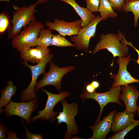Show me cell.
<instances>
[{"label": "cell", "mask_w": 139, "mask_h": 139, "mask_svg": "<svg viewBox=\"0 0 139 139\" xmlns=\"http://www.w3.org/2000/svg\"><path fill=\"white\" fill-rule=\"evenodd\" d=\"M39 3L37 1L29 6L21 7L13 5L15 11L13 12L12 26L8 29V37L9 39L12 38L18 34L22 28L35 21V14L37 11L35 8Z\"/></svg>", "instance_id": "cell-1"}, {"label": "cell", "mask_w": 139, "mask_h": 139, "mask_svg": "<svg viewBox=\"0 0 139 139\" xmlns=\"http://www.w3.org/2000/svg\"><path fill=\"white\" fill-rule=\"evenodd\" d=\"M44 27L40 22L34 21L29 24L12 39L13 47L21 54L33 47L40 30Z\"/></svg>", "instance_id": "cell-2"}, {"label": "cell", "mask_w": 139, "mask_h": 139, "mask_svg": "<svg viewBox=\"0 0 139 139\" xmlns=\"http://www.w3.org/2000/svg\"><path fill=\"white\" fill-rule=\"evenodd\" d=\"M100 40L92 51L93 55L101 49H106L112 53L114 58L127 55L129 48L127 45L120 42L118 34L113 33L106 34H102L100 35Z\"/></svg>", "instance_id": "cell-3"}, {"label": "cell", "mask_w": 139, "mask_h": 139, "mask_svg": "<svg viewBox=\"0 0 139 139\" xmlns=\"http://www.w3.org/2000/svg\"><path fill=\"white\" fill-rule=\"evenodd\" d=\"M61 102L63 109L55 120H57L58 124L62 122L66 124L67 130L65 133L64 138L71 139L73 135L79 132L78 126L75 121V117L78 114L79 105L75 102L68 104L65 99Z\"/></svg>", "instance_id": "cell-4"}, {"label": "cell", "mask_w": 139, "mask_h": 139, "mask_svg": "<svg viewBox=\"0 0 139 139\" xmlns=\"http://www.w3.org/2000/svg\"><path fill=\"white\" fill-rule=\"evenodd\" d=\"M54 56L53 54H48L40 62L34 66L30 65L26 61L21 62L22 64L30 69L32 74V79L30 83L27 88L21 93L20 98L22 102L29 101L36 98L34 88L37 83V79L39 75L45 73V67Z\"/></svg>", "instance_id": "cell-5"}, {"label": "cell", "mask_w": 139, "mask_h": 139, "mask_svg": "<svg viewBox=\"0 0 139 139\" xmlns=\"http://www.w3.org/2000/svg\"><path fill=\"white\" fill-rule=\"evenodd\" d=\"M49 63V70L45 74L42 80L37 82L34 88L35 92L44 86L49 85L54 86L58 91H60L61 89L63 77L75 68V66L72 65L60 67L56 66L51 60Z\"/></svg>", "instance_id": "cell-6"}, {"label": "cell", "mask_w": 139, "mask_h": 139, "mask_svg": "<svg viewBox=\"0 0 139 139\" xmlns=\"http://www.w3.org/2000/svg\"><path fill=\"white\" fill-rule=\"evenodd\" d=\"M121 91L120 86L111 88L109 91L102 93H97L95 92L92 93H89L84 89L83 92L79 96L83 102L86 99H93L98 102L100 106V113L94 124L98 123L100 120L104 108L108 103L115 102L120 105L125 106L119 101V95Z\"/></svg>", "instance_id": "cell-7"}, {"label": "cell", "mask_w": 139, "mask_h": 139, "mask_svg": "<svg viewBox=\"0 0 139 139\" xmlns=\"http://www.w3.org/2000/svg\"><path fill=\"white\" fill-rule=\"evenodd\" d=\"M38 107L37 98L27 102H16L12 101L4 107V111L7 117L13 115L18 116L24 119L27 124L32 122L31 114Z\"/></svg>", "instance_id": "cell-8"}, {"label": "cell", "mask_w": 139, "mask_h": 139, "mask_svg": "<svg viewBox=\"0 0 139 139\" xmlns=\"http://www.w3.org/2000/svg\"><path fill=\"white\" fill-rule=\"evenodd\" d=\"M103 20L104 19L98 14L90 24L82 27L77 35L70 37V39L74 43L75 47L78 49L83 50L86 53L89 52L90 39L94 37L98 24Z\"/></svg>", "instance_id": "cell-9"}, {"label": "cell", "mask_w": 139, "mask_h": 139, "mask_svg": "<svg viewBox=\"0 0 139 139\" xmlns=\"http://www.w3.org/2000/svg\"><path fill=\"white\" fill-rule=\"evenodd\" d=\"M42 90L46 93L48 96L46 106L44 109L37 112L38 114V115L32 118V122L41 119L42 120H51V122L53 123L55 120L54 117L58 113L57 111H53L55 106L59 101L69 97L71 94L65 91H62L58 94H55L51 93L43 89Z\"/></svg>", "instance_id": "cell-10"}, {"label": "cell", "mask_w": 139, "mask_h": 139, "mask_svg": "<svg viewBox=\"0 0 139 139\" xmlns=\"http://www.w3.org/2000/svg\"><path fill=\"white\" fill-rule=\"evenodd\" d=\"M131 55L127 57H118L116 62L119 64V69L117 75L111 74L114 80L111 88L126 85L133 83H139V80L132 77L127 71V66L129 62L132 59Z\"/></svg>", "instance_id": "cell-11"}, {"label": "cell", "mask_w": 139, "mask_h": 139, "mask_svg": "<svg viewBox=\"0 0 139 139\" xmlns=\"http://www.w3.org/2000/svg\"><path fill=\"white\" fill-rule=\"evenodd\" d=\"M45 24L49 29L56 31L59 34L63 37L77 35L82 28L81 20L68 22L56 18L53 22L47 21Z\"/></svg>", "instance_id": "cell-12"}, {"label": "cell", "mask_w": 139, "mask_h": 139, "mask_svg": "<svg viewBox=\"0 0 139 139\" xmlns=\"http://www.w3.org/2000/svg\"><path fill=\"white\" fill-rule=\"evenodd\" d=\"M117 110H114L98 123L89 127L93 132L92 136L89 139H105L108 134L111 131L112 120Z\"/></svg>", "instance_id": "cell-13"}, {"label": "cell", "mask_w": 139, "mask_h": 139, "mask_svg": "<svg viewBox=\"0 0 139 139\" xmlns=\"http://www.w3.org/2000/svg\"><path fill=\"white\" fill-rule=\"evenodd\" d=\"M120 87L122 93L120 94L119 98L125 104V110L135 114L137 108L136 102L139 97L138 92L136 87L132 85L128 84Z\"/></svg>", "instance_id": "cell-14"}, {"label": "cell", "mask_w": 139, "mask_h": 139, "mask_svg": "<svg viewBox=\"0 0 139 139\" xmlns=\"http://www.w3.org/2000/svg\"><path fill=\"white\" fill-rule=\"evenodd\" d=\"M135 114L125 110L116 112L112 120L111 130L115 134L123 130L134 121Z\"/></svg>", "instance_id": "cell-15"}, {"label": "cell", "mask_w": 139, "mask_h": 139, "mask_svg": "<svg viewBox=\"0 0 139 139\" xmlns=\"http://www.w3.org/2000/svg\"><path fill=\"white\" fill-rule=\"evenodd\" d=\"M35 48H30L20 54L21 58L25 61L40 62L48 54H50V49L48 48L37 46Z\"/></svg>", "instance_id": "cell-16"}, {"label": "cell", "mask_w": 139, "mask_h": 139, "mask_svg": "<svg viewBox=\"0 0 139 139\" xmlns=\"http://www.w3.org/2000/svg\"><path fill=\"white\" fill-rule=\"evenodd\" d=\"M71 5L80 17L82 27L87 26L91 22L96 16L87 8L81 6L75 0H58Z\"/></svg>", "instance_id": "cell-17"}, {"label": "cell", "mask_w": 139, "mask_h": 139, "mask_svg": "<svg viewBox=\"0 0 139 139\" xmlns=\"http://www.w3.org/2000/svg\"><path fill=\"white\" fill-rule=\"evenodd\" d=\"M16 87L14 85L13 82L8 81L5 88L0 91L1 95L0 99V112L2 114L3 110L2 108L9 104L11 101L12 97L16 93Z\"/></svg>", "instance_id": "cell-18"}, {"label": "cell", "mask_w": 139, "mask_h": 139, "mask_svg": "<svg viewBox=\"0 0 139 139\" xmlns=\"http://www.w3.org/2000/svg\"><path fill=\"white\" fill-rule=\"evenodd\" d=\"M98 12H99L100 16L104 20L108 18H114L117 16L108 0H100Z\"/></svg>", "instance_id": "cell-19"}, {"label": "cell", "mask_w": 139, "mask_h": 139, "mask_svg": "<svg viewBox=\"0 0 139 139\" xmlns=\"http://www.w3.org/2000/svg\"><path fill=\"white\" fill-rule=\"evenodd\" d=\"M50 30L44 28L40 31L38 37L33 47L37 46L48 48L51 45L53 34Z\"/></svg>", "instance_id": "cell-20"}, {"label": "cell", "mask_w": 139, "mask_h": 139, "mask_svg": "<svg viewBox=\"0 0 139 139\" xmlns=\"http://www.w3.org/2000/svg\"><path fill=\"white\" fill-rule=\"evenodd\" d=\"M123 10L126 12H132L134 15V26H137L139 18V0H129L125 1Z\"/></svg>", "instance_id": "cell-21"}, {"label": "cell", "mask_w": 139, "mask_h": 139, "mask_svg": "<svg viewBox=\"0 0 139 139\" xmlns=\"http://www.w3.org/2000/svg\"><path fill=\"white\" fill-rule=\"evenodd\" d=\"M51 45L60 47H75L74 44L68 41L63 36L58 34L53 35Z\"/></svg>", "instance_id": "cell-22"}, {"label": "cell", "mask_w": 139, "mask_h": 139, "mask_svg": "<svg viewBox=\"0 0 139 139\" xmlns=\"http://www.w3.org/2000/svg\"><path fill=\"white\" fill-rule=\"evenodd\" d=\"M139 125V120H135L134 122L120 132L110 137L108 139H123L125 136L131 130Z\"/></svg>", "instance_id": "cell-23"}, {"label": "cell", "mask_w": 139, "mask_h": 139, "mask_svg": "<svg viewBox=\"0 0 139 139\" xmlns=\"http://www.w3.org/2000/svg\"><path fill=\"white\" fill-rule=\"evenodd\" d=\"M10 21L9 17L6 13H1L0 14V33H4L9 27Z\"/></svg>", "instance_id": "cell-24"}, {"label": "cell", "mask_w": 139, "mask_h": 139, "mask_svg": "<svg viewBox=\"0 0 139 139\" xmlns=\"http://www.w3.org/2000/svg\"><path fill=\"white\" fill-rule=\"evenodd\" d=\"M85 0L86 4V8L92 12H98L100 0Z\"/></svg>", "instance_id": "cell-25"}, {"label": "cell", "mask_w": 139, "mask_h": 139, "mask_svg": "<svg viewBox=\"0 0 139 139\" xmlns=\"http://www.w3.org/2000/svg\"><path fill=\"white\" fill-rule=\"evenodd\" d=\"M113 9L119 11L123 10L125 0H108Z\"/></svg>", "instance_id": "cell-26"}, {"label": "cell", "mask_w": 139, "mask_h": 139, "mask_svg": "<svg viewBox=\"0 0 139 139\" xmlns=\"http://www.w3.org/2000/svg\"><path fill=\"white\" fill-rule=\"evenodd\" d=\"M23 123V126L24 127L26 133L25 134V138L27 139H43V137L40 134H32L29 132L27 129L24 123L23 120L21 119Z\"/></svg>", "instance_id": "cell-27"}, {"label": "cell", "mask_w": 139, "mask_h": 139, "mask_svg": "<svg viewBox=\"0 0 139 139\" xmlns=\"http://www.w3.org/2000/svg\"><path fill=\"white\" fill-rule=\"evenodd\" d=\"M118 35L121 41L123 44L127 45H128L131 47L134 48L137 52L138 55V58L135 61L139 65V50L136 48L133 45L132 43L128 41L125 39L124 36L121 33L120 30H119L118 32Z\"/></svg>", "instance_id": "cell-28"}, {"label": "cell", "mask_w": 139, "mask_h": 139, "mask_svg": "<svg viewBox=\"0 0 139 139\" xmlns=\"http://www.w3.org/2000/svg\"><path fill=\"white\" fill-rule=\"evenodd\" d=\"M7 131V127L1 122L0 124V139H6V133Z\"/></svg>", "instance_id": "cell-29"}, {"label": "cell", "mask_w": 139, "mask_h": 139, "mask_svg": "<svg viewBox=\"0 0 139 139\" xmlns=\"http://www.w3.org/2000/svg\"><path fill=\"white\" fill-rule=\"evenodd\" d=\"M84 89L88 92L92 93L95 92V89L91 84L87 83H84Z\"/></svg>", "instance_id": "cell-30"}, {"label": "cell", "mask_w": 139, "mask_h": 139, "mask_svg": "<svg viewBox=\"0 0 139 139\" xmlns=\"http://www.w3.org/2000/svg\"><path fill=\"white\" fill-rule=\"evenodd\" d=\"M90 83L95 90L98 88L100 86L99 83L96 81H93Z\"/></svg>", "instance_id": "cell-31"}, {"label": "cell", "mask_w": 139, "mask_h": 139, "mask_svg": "<svg viewBox=\"0 0 139 139\" xmlns=\"http://www.w3.org/2000/svg\"><path fill=\"white\" fill-rule=\"evenodd\" d=\"M49 0H38V1L39 3H42L45 2Z\"/></svg>", "instance_id": "cell-32"}, {"label": "cell", "mask_w": 139, "mask_h": 139, "mask_svg": "<svg viewBox=\"0 0 139 139\" xmlns=\"http://www.w3.org/2000/svg\"><path fill=\"white\" fill-rule=\"evenodd\" d=\"M138 94H139V92H138ZM136 111L137 112L138 115V116H139V106H138V107H137Z\"/></svg>", "instance_id": "cell-33"}, {"label": "cell", "mask_w": 139, "mask_h": 139, "mask_svg": "<svg viewBox=\"0 0 139 139\" xmlns=\"http://www.w3.org/2000/svg\"><path fill=\"white\" fill-rule=\"evenodd\" d=\"M10 0H0V1H6L9 2H10Z\"/></svg>", "instance_id": "cell-34"}, {"label": "cell", "mask_w": 139, "mask_h": 139, "mask_svg": "<svg viewBox=\"0 0 139 139\" xmlns=\"http://www.w3.org/2000/svg\"><path fill=\"white\" fill-rule=\"evenodd\" d=\"M128 0H125V1H128Z\"/></svg>", "instance_id": "cell-35"}]
</instances>
